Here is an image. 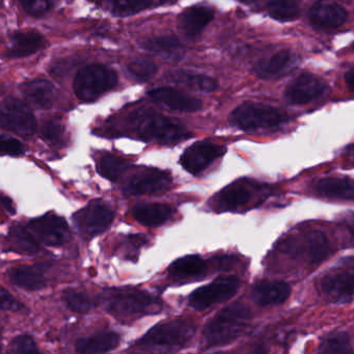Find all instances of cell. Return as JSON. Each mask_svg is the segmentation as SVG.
I'll return each instance as SVG.
<instances>
[{"label":"cell","mask_w":354,"mask_h":354,"mask_svg":"<svg viewBox=\"0 0 354 354\" xmlns=\"http://www.w3.org/2000/svg\"><path fill=\"white\" fill-rule=\"evenodd\" d=\"M1 126L18 136H30L36 131L37 121L26 103L8 97L1 104Z\"/></svg>","instance_id":"10"},{"label":"cell","mask_w":354,"mask_h":354,"mask_svg":"<svg viewBox=\"0 0 354 354\" xmlns=\"http://www.w3.org/2000/svg\"><path fill=\"white\" fill-rule=\"evenodd\" d=\"M21 92L24 98L39 109H51L57 96L53 84L44 80H32L22 84Z\"/></svg>","instance_id":"25"},{"label":"cell","mask_w":354,"mask_h":354,"mask_svg":"<svg viewBox=\"0 0 354 354\" xmlns=\"http://www.w3.org/2000/svg\"><path fill=\"white\" fill-rule=\"evenodd\" d=\"M77 227L88 237L106 231L115 218V213L100 201H93L74 216Z\"/></svg>","instance_id":"14"},{"label":"cell","mask_w":354,"mask_h":354,"mask_svg":"<svg viewBox=\"0 0 354 354\" xmlns=\"http://www.w3.org/2000/svg\"><path fill=\"white\" fill-rule=\"evenodd\" d=\"M347 154L349 155V156L353 157L354 158V144L351 145V146L348 148Z\"/></svg>","instance_id":"46"},{"label":"cell","mask_w":354,"mask_h":354,"mask_svg":"<svg viewBox=\"0 0 354 354\" xmlns=\"http://www.w3.org/2000/svg\"><path fill=\"white\" fill-rule=\"evenodd\" d=\"M1 155L20 156L24 153V147L19 140L11 136H1Z\"/></svg>","instance_id":"41"},{"label":"cell","mask_w":354,"mask_h":354,"mask_svg":"<svg viewBox=\"0 0 354 354\" xmlns=\"http://www.w3.org/2000/svg\"><path fill=\"white\" fill-rule=\"evenodd\" d=\"M314 192L322 198L354 202V180L349 178H323L314 184Z\"/></svg>","instance_id":"24"},{"label":"cell","mask_w":354,"mask_h":354,"mask_svg":"<svg viewBox=\"0 0 354 354\" xmlns=\"http://www.w3.org/2000/svg\"><path fill=\"white\" fill-rule=\"evenodd\" d=\"M252 315L248 306L234 302L211 319L204 329L207 347H219L237 339L245 333L252 322Z\"/></svg>","instance_id":"2"},{"label":"cell","mask_w":354,"mask_h":354,"mask_svg":"<svg viewBox=\"0 0 354 354\" xmlns=\"http://www.w3.org/2000/svg\"><path fill=\"white\" fill-rule=\"evenodd\" d=\"M267 11L273 19L281 22L293 21L299 16L298 0H269Z\"/></svg>","instance_id":"33"},{"label":"cell","mask_w":354,"mask_h":354,"mask_svg":"<svg viewBox=\"0 0 354 354\" xmlns=\"http://www.w3.org/2000/svg\"><path fill=\"white\" fill-rule=\"evenodd\" d=\"M240 287L238 277H221L208 285L198 288L189 296V306L196 310H204L213 304H221L231 299Z\"/></svg>","instance_id":"8"},{"label":"cell","mask_w":354,"mask_h":354,"mask_svg":"<svg viewBox=\"0 0 354 354\" xmlns=\"http://www.w3.org/2000/svg\"><path fill=\"white\" fill-rule=\"evenodd\" d=\"M133 218L146 227H160L174 215V209L165 204H138L132 209Z\"/></svg>","instance_id":"27"},{"label":"cell","mask_w":354,"mask_h":354,"mask_svg":"<svg viewBox=\"0 0 354 354\" xmlns=\"http://www.w3.org/2000/svg\"><path fill=\"white\" fill-rule=\"evenodd\" d=\"M167 78L171 82L183 84L190 90L196 91V92L211 93L214 92L218 88V84L214 78L203 75V74L182 71V70L171 72L167 75Z\"/></svg>","instance_id":"30"},{"label":"cell","mask_w":354,"mask_h":354,"mask_svg":"<svg viewBox=\"0 0 354 354\" xmlns=\"http://www.w3.org/2000/svg\"><path fill=\"white\" fill-rule=\"evenodd\" d=\"M118 74L104 65L86 66L76 74L73 90L76 97L84 102H93L115 88Z\"/></svg>","instance_id":"6"},{"label":"cell","mask_w":354,"mask_h":354,"mask_svg":"<svg viewBox=\"0 0 354 354\" xmlns=\"http://www.w3.org/2000/svg\"><path fill=\"white\" fill-rule=\"evenodd\" d=\"M98 171L102 177L115 182L120 179L124 171L129 167V163L121 157L115 155H105L98 162Z\"/></svg>","instance_id":"34"},{"label":"cell","mask_w":354,"mask_h":354,"mask_svg":"<svg viewBox=\"0 0 354 354\" xmlns=\"http://www.w3.org/2000/svg\"><path fill=\"white\" fill-rule=\"evenodd\" d=\"M287 120L288 115L275 107L252 102L243 103L230 115L232 125L246 131L277 127Z\"/></svg>","instance_id":"7"},{"label":"cell","mask_w":354,"mask_h":354,"mask_svg":"<svg viewBox=\"0 0 354 354\" xmlns=\"http://www.w3.org/2000/svg\"><path fill=\"white\" fill-rule=\"evenodd\" d=\"M225 153V148L207 140L198 142L188 147L182 154L180 163L188 173L198 175L211 163L221 158Z\"/></svg>","instance_id":"13"},{"label":"cell","mask_w":354,"mask_h":354,"mask_svg":"<svg viewBox=\"0 0 354 354\" xmlns=\"http://www.w3.org/2000/svg\"><path fill=\"white\" fill-rule=\"evenodd\" d=\"M8 239L18 252L30 254L40 252V243L36 237L32 235L30 230H26V227L14 225L10 229Z\"/></svg>","instance_id":"32"},{"label":"cell","mask_w":354,"mask_h":354,"mask_svg":"<svg viewBox=\"0 0 354 354\" xmlns=\"http://www.w3.org/2000/svg\"><path fill=\"white\" fill-rule=\"evenodd\" d=\"M321 294L333 304H346L354 300V273L337 271L320 279Z\"/></svg>","instance_id":"15"},{"label":"cell","mask_w":354,"mask_h":354,"mask_svg":"<svg viewBox=\"0 0 354 354\" xmlns=\"http://www.w3.org/2000/svg\"><path fill=\"white\" fill-rule=\"evenodd\" d=\"M11 352L13 353H34L39 352L36 342L30 335H19L11 343Z\"/></svg>","instance_id":"40"},{"label":"cell","mask_w":354,"mask_h":354,"mask_svg":"<svg viewBox=\"0 0 354 354\" xmlns=\"http://www.w3.org/2000/svg\"><path fill=\"white\" fill-rule=\"evenodd\" d=\"M327 92V84L318 76L310 73L300 74L286 88L285 98L291 104H306L320 98Z\"/></svg>","instance_id":"16"},{"label":"cell","mask_w":354,"mask_h":354,"mask_svg":"<svg viewBox=\"0 0 354 354\" xmlns=\"http://www.w3.org/2000/svg\"><path fill=\"white\" fill-rule=\"evenodd\" d=\"M28 229L47 246H62L70 239V227L63 217L46 213L28 223Z\"/></svg>","instance_id":"12"},{"label":"cell","mask_w":354,"mask_h":354,"mask_svg":"<svg viewBox=\"0 0 354 354\" xmlns=\"http://www.w3.org/2000/svg\"><path fill=\"white\" fill-rule=\"evenodd\" d=\"M63 299L72 312L78 313V314H86V313L90 312L94 306L92 300L86 293L74 291V290L65 291Z\"/></svg>","instance_id":"36"},{"label":"cell","mask_w":354,"mask_h":354,"mask_svg":"<svg viewBox=\"0 0 354 354\" xmlns=\"http://www.w3.org/2000/svg\"><path fill=\"white\" fill-rule=\"evenodd\" d=\"M127 70L134 80L145 82L150 80L157 73L158 67L156 64L147 59H134L128 64Z\"/></svg>","instance_id":"37"},{"label":"cell","mask_w":354,"mask_h":354,"mask_svg":"<svg viewBox=\"0 0 354 354\" xmlns=\"http://www.w3.org/2000/svg\"><path fill=\"white\" fill-rule=\"evenodd\" d=\"M169 0H109L111 12L119 17H129L149 9L160 7Z\"/></svg>","instance_id":"31"},{"label":"cell","mask_w":354,"mask_h":354,"mask_svg":"<svg viewBox=\"0 0 354 354\" xmlns=\"http://www.w3.org/2000/svg\"><path fill=\"white\" fill-rule=\"evenodd\" d=\"M266 190L263 184L248 179L237 180L215 196V205L221 211H237L250 205L256 196Z\"/></svg>","instance_id":"9"},{"label":"cell","mask_w":354,"mask_h":354,"mask_svg":"<svg viewBox=\"0 0 354 354\" xmlns=\"http://www.w3.org/2000/svg\"><path fill=\"white\" fill-rule=\"evenodd\" d=\"M1 308L3 310L19 312V310H24V306L21 302L18 301L11 293H9L5 288H3L1 289Z\"/></svg>","instance_id":"42"},{"label":"cell","mask_w":354,"mask_h":354,"mask_svg":"<svg viewBox=\"0 0 354 354\" xmlns=\"http://www.w3.org/2000/svg\"><path fill=\"white\" fill-rule=\"evenodd\" d=\"M196 325L192 321L177 319L153 327L134 346L149 349H177L187 344L196 335Z\"/></svg>","instance_id":"4"},{"label":"cell","mask_w":354,"mask_h":354,"mask_svg":"<svg viewBox=\"0 0 354 354\" xmlns=\"http://www.w3.org/2000/svg\"><path fill=\"white\" fill-rule=\"evenodd\" d=\"M345 82L350 91L354 93V70H350L345 74Z\"/></svg>","instance_id":"45"},{"label":"cell","mask_w":354,"mask_h":354,"mask_svg":"<svg viewBox=\"0 0 354 354\" xmlns=\"http://www.w3.org/2000/svg\"><path fill=\"white\" fill-rule=\"evenodd\" d=\"M142 48L147 53L165 61H180L185 55V48L177 37L171 35L152 37L142 43Z\"/></svg>","instance_id":"22"},{"label":"cell","mask_w":354,"mask_h":354,"mask_svg":"<svg viewBox=\"0 0 354 354\" xmlns=\"http://www.w3.org/2000/svg\"><path fill=\"white\" fill-rule=\"evenodd\" d=\"M291 287L285 281H261L252 289V298L258 306L281 304L289 298Z\"/></svg>","instance_id":"21"},{"label":"cell","mask_w":354,"mask_h":354,"mask_svg":"<svg viewBox=\"0 0 354 354\" xmlns=\"http://www.w3.org/2000/svg\"><path fill=\"white\" fill-rule=\"evenodd\" d=\"M239 1L243 3H256L257 0H239Z\"/></svg>","instance_id":"47"},{"label":"cell","mask_w":354,"mask_h":354,"mask_svg":"<svg viewBox=\"0 0 354 354\" xmlns=\"http://www.w3.org/2000/svg\"><path fill=\"white\" fill-rule=\"evenodd\" d=\"M109 314L119 318H129L136 315L157 314L161 302L144 290L134 288H117L106 292L103 297Z\"/></svg>","instance_id":"3"},{"label":"cell","mask_w":354,"mask_h":354,"mask_svg":"<svg viewBox=\"0 0 354 354\" xmlns=\"http://www.w3.org/2000/svg\"><path fill=\"white\" fill-rule=\"evenodd\" d=\"M279 250L294 259L308 264H317L328 257V240L322 232L310 230L288 236L279 244Z\"/></svg>","instance_id":"5"},{"label":"cell","mask_w":354,"mask_h":354,"mask_svg":"<svg viewBox=\"0 0 354 354\" xmlns=\"http://www.w3.org/2000/svg\"><path fill=\"white\" fill-rule=\"evenodd\" d=\"M1 204H3V208H6L8 212L11 213V214H15V206H14V203L12 202L11 198H8L7 196H1Z\"/></svg>","instance_id":"44"},{"label":"cell","mask_w":354,"mask_h":354,"mask_svg":"<svg viewBox=\"0 0 354 354\" xmlns=\"http://www.w3.org/2000/svg\"><path fill=\"white\" fill-rule=\"evenodd\" d=\"M45 44L44 38L38 32H17L12 37L8 57L10 59H24L44 48Z\"/></svg>","instance_id":"26"},{"label":"cell","mask_w":354,"mask_h":354,"mask_svg":"<svg viewBox=\"0 0 354 354\" xmlns=\"http://www.w3.org/2000/svg\"><path fill=\"white\" fill-rule=\"evenodd\" d=\"M120 344V335L115 333H101L78 339V353H104L115 349Z\"/></svg>","instance_id":"29"},{"label":"cell","mask_w":354,"mask_h":354,"mask_svg":"<svg viewBox=\"0 0 354 354\" xmlns=\"http://www.w3.org/2000/svg\"><path fill=\"white\" fill-rule=\"evenodd\" d=\"M347 16V12L342 6L329 0H319L308 12L310 24L321 30L339 28L345 24Z\"/></svg>","instance_id":"18"},{"label":"cell","mask_w":354,"mask_h":354,"mask_svg":"<svg viewBox=\"0 0 354 354\" xmlns=\"http://www.w3.org/2000/svg\"><path fill=\"white\" fill-rule=\"evenodd\" d=\"M173 178L167 171L157 169H142L127 180L123 192L127 196L158 194L169 189Z\"/></svg>","instance_id":"11"},{"label":"cell","mask_w":354,"mask_h":354,"mask_svg":"<svg viewBox=\"0 0 354 354\" xmlns=\"http://www.w3.org/2000/svg\"><path fill=\"white\" fill-rule=\"evenodd\" d=\"M9 277L14 285L30 291L43 289L47 283L45 271L41 265L16 267L10 270Z\"/></svg>","instance_id":"28"},{"label":"cell","mask_w":354,"mask_h":354,"mask_svg":"<svg viewBox=\"0 0 354 354\" xmlns=\"http://www.w3.org/2000/svg\"><path fill=\"white\" fill-rule=\"evenodd\" d=\"M169 277L178 281L203 279L208 272V262L198 254H188L169 265Z\"/></svg>","instance_id":"23"},{"label":"cell","mask_w":354,"mask_h":354,"mask_svg":"<svg viewBox=\"0 0 354 354\" xmlns=\"http://www.w3.org/2000/svg\"><path fill=\"white\" fill-rule=\"evenodd\" d=\"M149 97L157 104L181 113H196L203 107L202 100L180 92L173 88H158L148 92Z\"/></svg>","instance_id":"17"},{"label":"cell","mask_w":354,"mask_h":354,"mask_svg":"<svg viewBox=\"0 0 354 354\" xmlns=\"http://www.w3.org/2000/svg\"><path fill=\"white\" fill-rule=\"evenodd\" d=\"M299 59L295 53L289 50H281L267 59H262L256 66V73L265 80L283 77L295 69Z\"/></svg>","instance_id":"20"},{"label":"cell","mask_w":354,"mask_h":354,"mask_svg":"<svg viewBox=\"0 0 354 354\" xmlns=\"http://www.w3.org/2000/svg\"><path fill=\"white\" fill-rule=\"evenodd\" d=\"M65 126L57 120L47 122L42 128L43 138L55 146L65 144Z\"/></svg>","instance_id":"38"},{"label":"cell","mask_w":354,"mask_h":354,"mask_svg":"<svg viewBox=\"0 0 354 354\" xmlns=\"http://www.w3.org/2000/svg\"><path fill=\"white\" fill-rule=\"evenodd\" d=\"M342 225L347 229L354 242V212L346 213L341 221Z\"/></svg>","instance_id":"43"},{"label":"cell","mask_w":354,"mask_h":354,"mask_svg":"<svg viewBox=\"0 0 354 354\" xmlns=\"http://www.w3.org/2000/svg\"><path fill=\"white\" fill-rule=\"evenodd\" d=\"M214 18L212 9L196 6L184 11L179 17V30L187 40L196 41Z\"/></svg>","instance_id":"19"},{"label":"cell","mask_w":354,"mask_h":354,"mask_svg":"<svg viewBox=\"0 0 354 354\" xmlns=\"http://www.w3.org/2000/svg\"><path fill=\"white\" fill-rule=\"evenodd\" d=\"M319 351L322 353H345L351 352L350 339L347 333H335L327 335L322 339L319 346Z\"/></svg>","instance_id":"35"},{"label":"cell","mask_w":354,"mask_h":354,"mask_svg":"<svg viewBox=\"0 0 354 354\" xmlns=\"http://www.w3.org/2000/svg\"><path fill=\"white\" fill-rule=\"evenodd\" d=\"M130 127L145 142L160 145L178 144L190 136L179 121L160 115L151 109H140L130 115Z\"/></svg>","instance_id":"1"},{"label":"cell","mask_w":354,"mask_h":354,"mask_svg":"<svg viewBox=\"0 0 354 354\" xmlns=\"http://www.w3.org/2000/svg\"><path fill=\"white\" fill-rule=\"evenodd\" d=\"M20 5L32 17H42L53 8L51 0H20Z\"/></svg>","instance_id":"39"}]
</instances>
